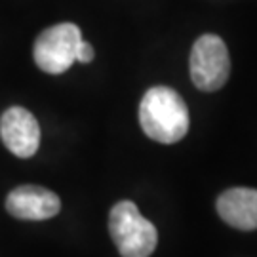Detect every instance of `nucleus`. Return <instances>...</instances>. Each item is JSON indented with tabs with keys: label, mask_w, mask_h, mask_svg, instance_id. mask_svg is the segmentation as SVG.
Wrapping results in <instances>:
<instances>
[{
	"label": "nucleus",
	"mask_w": 257,
	"mask_h": 257,
	"mask_svg": "<svg viewBox=\"0 0 257 257\" xmlns=\"http://www.w3.org/2000/svg\"><path fill=\"white\" fill-rule=\"evenodd\" d=\"M191 80L202 92L221 90L230 74L227 44L217 35H202L191 50Z\"/></svg>",
	"instance_id": "3"
},
{
	"label": "nucleus",
	"mask_w": 257,
	"mask_h": 257,
	"mask_svg": "<svg viewBox=\"0 0 257 257\" xmlns=\"http://www.w3.org/2000/svg\"><path fill=\"white\" fill-rule=\"evenodd\" d=\"M215 210L229 227L238 230L257 229V189L234 187L219 194Z\"/></svg>",
	"instance_id": "7"
},
{
	"label": "nucleus",
	"mask_w": 257,
	"mask_h": 257,
	"mask_svg": "<svg viewBox=\"0 0 257 257\" xmlns=\"http://www.w3.org/2000/svg\"><path fill=\"white\" fill-rule=\"evenodd\" d=\"M0 138L10 153L19 158H31L40 145L38 120L25 107H10L0 116Z\"/></svg>",
	"instance_id": "5"
},
{
	"label": "nucleus",
	"mask_w": 257,
	"mask_h": 257,
	"mask_svg": "<svg viewBox=\"0 0 257 257\" xmlns=\"http://www.w3.org/2000/svg\"><path fill=\"white\" fill-rule=\"evenodd\" d=\"M10 215L23 221H44L59 213L61 200L52 191L38 185H21L6 198Z\"/></svg>",
	"instance_id": "6"
},
{
	"label": "nucleus",
	"mask_w": 257,
	"mask_h": 257,
	"mask_svg": "<svg viewBox=\"0 0 257 257\" xmlns=\"http://www.w3.org/2000/svg\"><path fill=\"white\" fill-rule=\"evenodd\" d=\"M82 33L74 23H57L38 35L33 55L40 71L48 74H61L76 61V48Z\"/></svg>",
	"instance_id": "4"
},
{
	"label": "nucleus",
	"mask_w": 257,
	"mask_h": 257,
	"mask_svg": "<svg viewBox=\"0 0 257 257\" xmlns=\"http://www.w3.org/2000/svg\"><path fill=\"white\" fill-rule=\"evenodd\" d=\"M109 232L122 257H151L158 244L156 227L141 215L132 200H122L112 206Z\"/></svg>",
	"instance_id": "2"
},
{
	"label": "nucleus",
	"mask_w": 257,
	"mask_h": 257,
	"mask_svg": "<svg viewBox=\"0 0 257 257\" xmlns=\"http://www.w3.org/2000/svg\"><path fill=\"white\" fill-rule=\"evenodd\" d=\"M93 48L92 44H88L86 40H80V44L76 48V61H80V63H90L93 61Z\"/></svg>",
	"instance_id": "8"
},
{
	"label": "nucleus",
	"mask_w": 257,
	"mask_h": 257,
	"mask_svg": "<svg viewBox=\"0 0 257 257\" xmlns=\"http://www.w3.org/2000/svg\"><path fill=\"white\" fill-rule=\"evenodd\" d=\"M139 124L153 141L172 145L189 132V109L183 97L168 86H155L145 92L139 105Z\"/></svg>",
	"instance_id": "1"
}]
</instances>
